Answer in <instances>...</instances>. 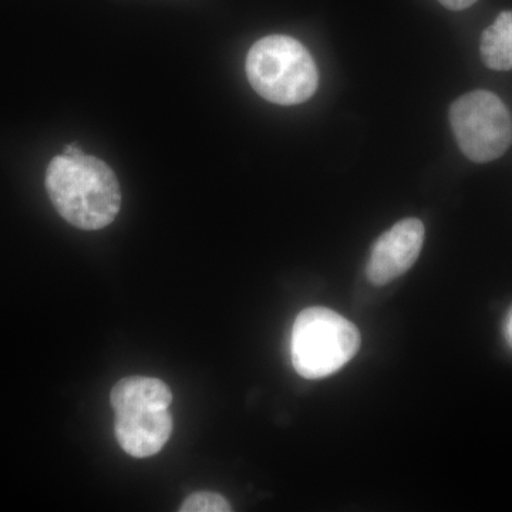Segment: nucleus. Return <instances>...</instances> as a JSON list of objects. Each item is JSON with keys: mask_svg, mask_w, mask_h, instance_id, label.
<instances>
[{"mask_svg": "<svg viewBox=\"0 0 512 512\" xmlns=\"http://www.w3.org/2000/svg\"><path fill=\"white\" fill-rule=\"evenodd\" d=\"M46 190L60 217L83 231L109 227L120 212L119 180L109 165L93 156L53 158Z\"/></svg>", "mask_w": 512, "mask_h": 512, "instance_id": "1", "label": "nucleus"}, {"mask_svg": "<svg viewBox=\"0 0 512 512\" xmlns=\"http://www.w3.org/2000/svg\"><path fill=\"white\" fill-rule=\"evenodd\" d=\"M450 124L461 151L476 163L503 156L512 143V117L487 90L464 94L450 107Z\"/></svg>", "mask_w": 512, "mask_h": 512, "instance_id": "4", "label": "nucleus"}, {"mask_svg": "<svg viewBox=\"0 0 512 512\" xmlns=\"http://www.w3.org/2000/svg\"><path fill=\"white\" fill-rule=\"evenodd\" d=\"M480 55L485 66L498 72L512 69V10L500 13L481 36Z\"/></svg>", "mask_w": 512, "mask_h": 512, "instance_id": "8", "label": "nucleus"}, {"mask_svg": "<svg viewBox=\"0 0 512 512\" xmlns=\"http://www.w3.org/2000/svg\"><path fill=\"white\" fill-rule=\"evenodd\" d=\"M114 412L140 404H163L171 406L173 393L163 380L156 377L130 376L121 379L110 393Z\"/></svg>", "mask_w": 512, "mask_h": 512, "instance_id": "7", "label": "nucleus"}, {"mask_svg": "<svg viewBox=\"0 0 512 512\" xmlns=\"http://www.w3.org/2000/svg\"><path fill=\"white\" fill-rule=\"evenodd\" d=\"M423 242V222L416 218L397 222L373 245L366 265L369 281L383 286L406 274L419 258Z\"/></svg>", "mask_w": 512, "mask_h": 512, "instance_id": "5", "label": "nucleus"}, {"mask_svg": "<svg viewBox=\"0 0 512 512\" xmlns=\"http://www.w3.org/2000/svg\"><path fill=\"white\" fill-rule=\"evenodd\" d=\"M83 150L77 144H69V146L64 147L63 156L67 157H79L83 156Z\"/></svg>", "mask_w": 512, "mask_h": 512, "instance_id": "12", "label": "nucleus"}, {"mask_svg": "<svg viewBox=\"0 0 512 512\" xmlns=\"http://www.w3.org/2000/svg\"><path fill=\"white\" fill-rule=\"evenodd\" d=\"M439 2L444 6V8L450 10H463L473 6L477 0H439Z\"/></svg>", "mask_w": 512, "mask_h": 512, "instance_id": "10", "label": "nucleus"}, {"mask_svg": "<svg viewBox=\"0 0 512 512\" xmlns=\"http://www.w3.org/2000/svg\"><path fill=\"white\" fill-rule=\"evenodd\" d=\"M245 69L252 89L279 106L305 103L318 89L315 60L293 37L272 35L258 40L249 49Z\"/></svg>", "mask_w": 512, "mask_h": 512, "instance_id": "2", "label": "nucleus"}, {"mask_svg": "<svg viewBox=\"0 0 512 512\" xmlns=\"http://www.w3.org/2000/svg\"><path fill=\"white\" fill-rule=\"evenodd\" d=\"M359 329L328 308L299 313L292 329V365L305 379H323L342 369L360 348Z\"/></svg>", "mask_w": 512, "mask_h": 512, "instance_id": "3", "label": "nucleus"}, {"mask_svg": "<svg viewBox=\"0 0 512 512\" xmlns=\"http://www.w3.org/2000/svg\"><path fill=\"white\" fill-rule=\"evenodd\" d=\"M504 336L508 345L512 348V309L511 312L508 313L507 319H505Z\"/></svg>", "mask_w": 512, "mask_h": 512, "instance_id": "11", "label": "nucleus"}, {"mask_svg": "<svg viewBox=\"0 0 512 512\" xmlns=\"http://www.w3.org/2000/svg\"><path fill=\"white\" fill-rule=\"evenodd\" d=\"M181 512H229L231 504L221 494L200 491L185 498L180 507Z\"/></svg>", "mask_w": 512, "mask_h": 512, "instance_id": "9", "label": "nucleus"}, {"mask_svg": "<svg viewBox=\"0 0 512 512\" xmlns=\"http://www.w3.org/2000/svg\"><path fill=\"white\" fill-rule=\"evenodd\" d=\"M117 441L128 456L148 458L163 450L173 433L170 407L143 404L116 412Z\"/></svg>", "mask_w": 512, "mask_h": 512, "instance_id": "6", "label": "nucleus"}]
</instances>
